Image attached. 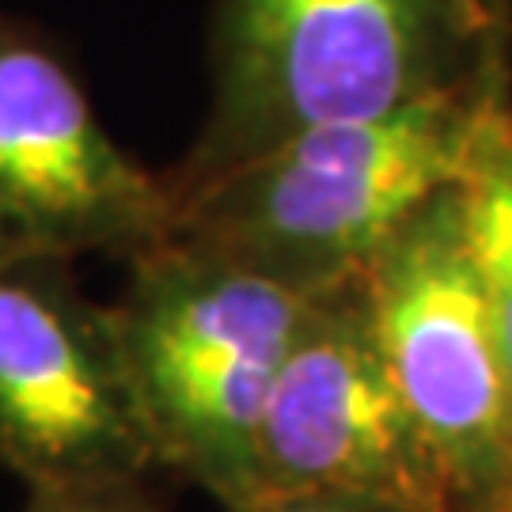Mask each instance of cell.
I'll return each instance as SVG.
<instances>
[{"mask_svg": "<svg viewBox=\"0 0 512 512\" xmlns=\"http://www.w3.org/2000/svg\"><path fill=\"white\" fill-rule=\"evenodd\" d=\"M126 266L110 315L156 467L243 512L258 501L262 414L311 296L175 232Z\"/></svg>", "mask_w": 512, "mask_h": 512, "instance_id": "cell-3", "label": "cell"}, {"mask_svg": "<svg viewBox=\"0 0 512 512\" xmlns=\"http://www.w3.org/2000/svg\"><path fill=\"white\" fill-rule=\"evenodd\" d=\"M372 330L456 512H512V421L478 285L463 183L365 266Z\"/></svg>", "mask_w": 512, "mask_h": 512, "instance_id": "cell-4", "label": "cell"}, {"mask_svg": "<svg viewBox=\"0 0 512 512\" xmlns=\"http://www.w3.org/2000/svg\"><path fill=\"white\" fill-rule=\"evenodd\" d=\"M171 232L164 175L110 137L54 38L0 8V255L133 262Z\"/></svg>", "mask_w": 512, "mask_h": 512, "instance_id": "cell-6", "label": "cell"}, {"mask_svg": "<svg viewBox=\"0 0 512 512\" xmlns=\"http://www.w3.org/2000/svg\"><path fill=\"white\" fill-rule=\"evenodd\" d=\"M73 266L0 255V471L27 494L160 471L110 304L84 293Z\"/></svg>", "mask_w": 512, "mask_h": 512, "instance_id": "cell-5", "label": "cell"}, {"mask_svg": "<svg viewBox=\"0 0 512 512\" xmlns=\"http://www.w3.org/2000/svg\"><path fill=\"white\" fill-rule=\"evenodd\" d=\"M456 512L372 330L361 277L308 300L258 429V497Z\"/></svg>", "mask_w": 512, "mask_h": 512, "instance_id": "cell-7", "label": "cell"}, {"mask_svg": "<svg viewBox=\"0 0 512 512\" xmlns=\"http://www.w3.org/2000/svg\"><path fill=\"white\" fill-rule=\"evenodd\" d=\"M512 80L418 99L380 118L300 133L175 202V236L296 293L361 277L440 190L463 183Z\"/></svg>", "mask_w": 512, "mask_h": 512, "instance_id": "cell-2", "label": "cell"}, {"mask_svg": "<svg viewBox=\"0 0 512 512\" xmlns=\"http://www.w3.org/2000/svg\"><path fill=\"white\" fill-rule=\"evenodd\" d=\"M19 512H167L148 494L145 482H107L76 490H42L27 494Z\"/></svg>", "mask_w": 512, "mask_h": 512, "instance_id": "cell-9", "label": "cell"}, {"mask_svg": "<svg viewBox=\"0 0 512 512\" xmlns=\"http://www.w3.org/2000/svg\"><path fill=\"white\" fill-rule=\"evenodd\" d=\"M467 239L512 421V103L482 129L463 175Z\"/></svg>", "mask_w": 512, "mask_h": 512, "instance_id": "cell-8", "label": "cell"}, {"mask_svg": "<svg viewBox=\"0 0 512 512\" xmlns=\"http://www.w3.org/2000/svg\"><path fill=\"white\" fill-rule=\"evenodd\" d=\"M512 80V0H213L209 107L171 205L300 133Z\"/></svg>", "mask_w": 512, "mask_h": 512, "instance_id": "cell-1", "label": "cell"}, {"mask_svg": "<svg viewBox=\"0 0 512 512\" xmlns=\"http://www.w3.org/2000/svg\"><path fill=\"white\" fill-rule=\"evenodd\" d=\"M243 512H387L368 501H353V497H334V494H274L258 497L255 505Z\"/></svg>", "mask_w": 512, "mask_h": 512, "instance_id": "cell-10", "label": "cell"}]
</instances>
